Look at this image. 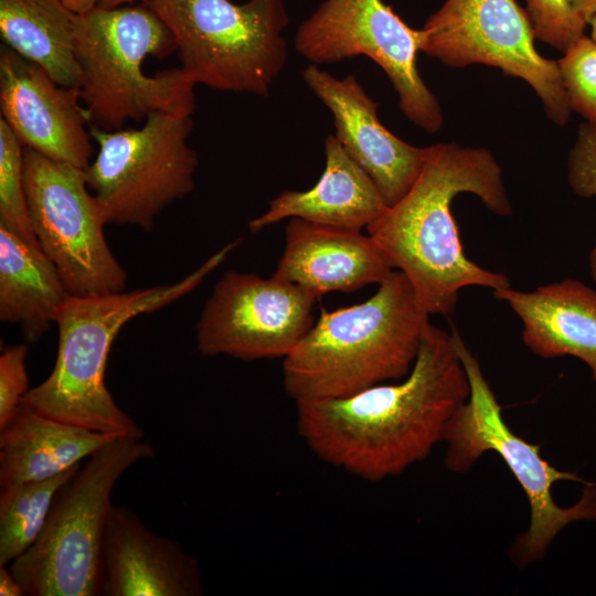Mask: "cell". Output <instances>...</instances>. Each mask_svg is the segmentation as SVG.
<instances>
[{
  "mask_svg": "<svg viewBox=\"0 0 596 596\" xmlns=\"http://www.w3.org/2000/svg\"><path fill=\"white\" fill-rule=\"evenodd\" d=\"M0 225L40 247L29 217L24 188V147L0 117Z\"/></svg>",
  "mask_w": 596,
  "mask_h": 596,
  "instance_id": "cell-24",
  "label": "cell"
},
{
  "mask_svg": "<svg viewBox=\"0 0 596 596\" xmlns=\"http://www.w3.org/2000/svg\"><path fill=\"white\" fill-rule=\"evenodd\" d=\"M451 336L470 393L447 424L445 465L453 472H466L487 451H494L504 460L530 505L529 528L511 546L510 557L519 566L538 562L565 526L596 521V485H586L573 505L564 508L554 501L553 483L582 479L550 465L542 458L539 445L530 444L508 426L479 361L454 326Z\"/></svg>",
  "mask_w": 596,
  "mask_h": 596,
  "instance_id": "cell-7",
  "label": "cell"
},
{
  "mask_svg": "<svg viewBox=\"0 0 596 596\" xmlns=\"http://www.w3.org/2000/svg\"><path fill=\"white\" fill-rule=\"evenodd\" d=\"M393 269L369 234L291 217L273 277L298 285L319 298L331 291L351 292L379 285Z\"/></svg>",
  "mask_w": 596,
  "mask_h": 596,
  "instance_id": "cell-17",
  "label": "cell"
},
{
  "mask_svg": "<svg viewBox=\"0 0 596 596\" xmlns=\"http://www.w3.org/2000/svg\"><path fill=\"white\" fill-rule=\"evenodd\" d=\"M155 455L143 437L120 436L81 465L58 490L36 541L9 566L25 595H100L113 491L131 466Z\"/></svg>",
  "mask_w": 596,
  "mask_h": 596,
  "instance_id": "cell-6",
  "label": "cell"
},
{
  "mask_svg": "<svg viewBox=\"0 0 596 596\" xmlns=\"http://www.w3.org/2000/svg\"><path fill=\"white\" fill-rule=\"evenodd\" d=\"M79 467L51 479L1 488L0 565H10L36 541L58 490Z\"/></svg>",
  "mask_w": 596,
  "mask_h": 596,
  "instance_id": "cell-23",
  "label": "cell"
},
{
  "mask_svg": "<svg viewBox=\"0 0 596 596\" xmlns=\"http://www.w3.org/2000/svg\"><path fill=\"white\" fill-rule=\"evenodd\" d=\"M571 2L586 22L596 14V0H571Z\"/></svg>",
  "mask_w": 596,
  "mask_h": 596,
  "instance_id": "cell-30",
  "label": "cell"
},
{
  "mask_svg": "<svg viewBox=\"0 0 596 596\" xmlns=\"http://www.w3.org/2000/svg\"><path fill=\"white\" fill-rule=\"evenodd\" d=\"M429 316L400 270L361 304L321 309L283 359L286 393L296 403L340 398L404 379L415 363Z\"/></svg>",
  "mask_w": 596,
  "mask_h": 596,
  "instance_id": "cell-3",
  "label": "cell"
},
{
  "mask_svg": "<svg viewBox=\"0 0 596 596\" xmlns=\"http://www.w3.org/2000/svg\"><path fill=\"white\" fill-rule=\"evenodd\" d=\"M1 117L23 147L86 170L93 147L78 87L57 84L40 65L0 50Z\"/></svg>",
  "mask_w": 596,
  "mask_h": 596,
  "instance_id": "cell-14",
  "label": "cell"
},
{
  "mask_svg": "<svg viewBox=\"0 0 596 596\" xmlns=\"http://www.w3.org/2000/svg\"><path fill=\"white\" fill-rule=\"evenodd\" d=\"M0 595L24 596V589L7 565H0Z\"/></svg>",
  "mask_w": 596,
  "mask_h": 596,
  "instance_id": "cell-29",
  "label": "cell"
},
{
  "mask_svg": "<svg viewBox=\"0 0 596 596\" xmlns=\"http://www.w3.org/2000/svg\"><path fill=\"white\" fill-rule=\"evenodd\" d=\"M421 30V52L449 67L485 64L521 78L552 123H568L572 110L557 61L538 52L529 15L515 0H446Z\"/></svg>",
  "mask_w": 596,
  "mask_h": 596,
  "instance_id": "cell-11",
  "label": "cell"
},
{
  "mask_svg": "<svg viewBox=\"0 0 596 596\" xmlns=\"http://www.w3.org/2000/svg\"><path fill=\"white\" fill-rule=\"evenodd\" d=\"M71 296L54 264L36 247L0 225V319L18 324L29 342L55 323Z\"/></svg>",
  "mask_w": 596,
  "mask_h": 596,
  "instance_id": "cell-21",
  "label": "cell"
},
{
  "mask_svg": "<svg viewBox=\"0 0 596 596\" xmlns=\"http://www.w3.org/2000/svg\"><path fill=\"white\" fill-rule=\"evenodd\" d=\"M557 64L571 110L596 129V42L583 35Z\"/></svg>",
  "mask_w": 596,
  "mask_h": 596,
  "instance_id": "cell-25",
  "label": "cell"
},
{
  "mask_svg": "<svg viewBox=\"0 0 596 596\" xmlns=\"http://www.w3.org/2000/svg\"><path fill=\"white\" fill-rule=\"evenodd\" d=\"M202 594L198 561L149 529L131 509L114 504L103 542L100 595Z\"/></svg>",
  "mask_w": 596,
  "mask_h": 596,
  "instance_id": "cell-16",
  "label": "cell"
},
{
  "mask_svg": "<svg viewBox=\"0 0 596 596\" xmlns=\"http://www.w3.org/2000/svg\"><path fill=\"white\" fill-rule=\"evenodd\" d=\"M171 30L180 68L213 89L267 96L287 60L284 0H150Z\"/></svg>",
  "mask_w": 596,
  "mask_h": 596,
  "instance_id": "cell-8",
  "label": "cell"
},
{
  "mask_svg": "<svg viewBox=\"0 0 596 596\" xmlns=\"http://www.w3.org/2000/svg\"><path fill=\"white\" fill-rule=\"evenodd\" d=\"M460 193L477 195L499 216L513 213L493 155L485 148L445 142L428 146L409 190L366 227L392 267L407 277L429 315L450 316L466 287L492 291L511 287L504 274L482 268L465 254L451 212Z\"/></svg>",
  "mask_w": 596,
  "mask_h": 596,
  "instance_id": "cell-2",
  "label": "cell"
},
{
  "mask_svg": "<svg viewBox=\"0 0 596 596\" xmlns=\"http://www.w3.org/2000/svg\"><path fill=\"white\" fill-rule=\"evenodd\" d=\"M75 17L63 0H0L4 45L40 65L57 84L78 87Z\"/></svg>",
  "mask_w": 596,
  "mask_h": 596,
  "instance_id": "cell-22",
  "label": "cell"
},
{
  "mask_svg": "<svg viewBox=\"0 0 596 596\" xmlns=\"http://www.w3.org/2000/svg\"><path fill=\"white\" fill-rule=\"evenodd\" d=\"M63 2L76 14L85 13L98 4V0H63Z\"/></svg>",
  "mask_w": 596,
  "mask_h": 596,
  "instance_id": "cell-31",
  "label": "cell"
},
{
  "mask_svg": "<svg viewBox=\"0 0 596 596\" xmlns=\"http://www.w3.org/2000/svg\"><path fill=\"white\" fill-rule=\"evenodd\" d=\"M117 437L57 421L22 402L0 429V489L62 475Z\"/></svg>",
  "mask_w": 596,
  "mask_h": 596,
  "instance_id": "cell-20",
  "label": "cell"
},
{
  "mask_svg": "<svg viewBox=\"0 0 596 596\" xmlns=\"http://www.w3.org/2000/svg\"><path fill=\"white\" fill-rule=\"evenodd\" d=\"M223 246L179 281L119 292L73 296L58 309L57 355L51 374L22 402L57 421L94 432L143 437L105 383L111 345L121 328L141 313L160 310L196 288L238 245Z\"/></svg>",
  "mask_w": 596,
  "mask_h": 596,
  "instance_id": "cell-4",
  "label": "cell"
},
{
  "mask_svg": "<svg viewBox=\"0 0 596 596\" xmlns=\"http://www.w3.org/2000/svg\"><path fill=\"white\" fill-rule=\"evenodd\" d=\"M150 0H98L99 7L103 8H117L126 4H132L136 2H148Z\"/></svg>",
  "mask_w": 596,
  "mask_h": 596,
  "instance_id": "cell-32",
  "label": "cell"
},
{
  "mask_svg": "<svg viewBox=\"0 0 596 596\" xmlns=\"http://www.w3.org/2000/svg\"><path fill=\"white\" fill-rule=\"evenodd\" d=\"M24 343L6 347L0 355V429L17 414L29 389Z\"/></svg>",
  "mask_w": 596,
  "mask_h": 596,
  "instance_id": "cell-28",
  "label": "cell"
},
{
  "mask_svg": "<svg viewBox=\"0 0 596 596\" xmlns=\"http://www.w3.org/2000/svg\"><path fill=\"white\" fill-rule=\"evenodd\" d=\"M470 384L451 332L432 323L409 373L350 396L297 402V430L322 461L368 481L403 473L444 441Z\"/></svg>",
  "mask_w": 596,
  "mask_h": 596,
  "instance_id": "cell-1",
  "label": "cell"
},
{
  "mask_svg": "<svg viewBox=\"0 0 596 596\" xmlns=\"http://www.w3.org/2000/svg\"><path fill=\"white\" fill-rule=\"evenodd\" d=\"M326 168L306 191H283L268 209L248 223L256 233L285 219L361 231L389 206L365 171L347 153L336 136L324 140Z\"/></svg>",
  "mask_w": 596,
  "mask_h": 596,
  "instance_id": "cell-19",
  "label": "cell"
},
{
  "mask_svg": "<svg viewBox=\"0 0 596 596\" xmlns=\"http://www.w3.org/2000/svg\"><path fill=\"white\" fill-rule=\"evenodd\" d=\"M24 188L33 233L68 292L124 291L127 274L105 238L86 170L24 147Z\"/></svg>",
  "mask_w": 596,
  "mask_h": 596,
  "instance_id": "cell-10",
  "label": "cell"
},
{
  "mask_svg": "<svg viewBox=\"0 0 596 596\" xmlns=\"http://www.w3.org/2000/svg\"><path fill=\"white\" fill-rule=\"evenodd\" d=\"M522 321L523 343L538 356H575L596 383V290L577 279H563L532 291L493 290Z\"/></svg>",
  "mask_w": 596,
  "mask_h": 596,
  "instance_id": "cell-18",
  "label": "cell"
},
{
  "mask_svg": "<svg viewBox=\"0 0 596 596\" xmlns=\"http://www.w3.org/2000/svg\"><path fill=\"white\" fill-rule=\"evenodd\" d=\"M302 78L334 117L336 137L347 153L372 179L390 206L418 177L428 147L411 145L382 125L377 103L354 75L342 79L317 65L302 71Z\"/></svg>",
  "mask_w": 596,
  "mask_h": 596,
  "instance_id": "cell-15",
  "label": "cell"
},
{
  "mask_svg": "<svg viewBox=\"0 0 596 596\" xmlns=\"http://www.w3.org/2000/svg\"><path fill=\"white\" fill-rule=\"evenodd\" d=\"M294 45L313 64L370 57L389 76L405 117L427 132L441 129L440 104L417 70L422 30L408 26L382 0L323 1L299 25Z\"/></svg>",
  "mask_w": 596,
  "mask_h": 596,
  "instance_id": "cell-12",
  "label": "cell"
},
{
  "mask_svg": "<svg viewBox=\"0 0 596 596\" xmlns=\"http://www.w3.org/2000/svg\"><path fill=\"white\" fill-rule=\"evenodd\" d=\"M567 178L576 195L596 199V129L586 123L579 125L570 150ZM588 267L592 280L596 284V242L589 252Z\"/></svg>",
  "mask_w": 596,
  "mask_h": 596,
  "instance_id": "cell-27",
  "label": "cell"
},
{
  "mask_svg": "<svg viewBox=\"0 0 596 596\" xmlns=\"http://www.w3.org/2000/svg\"><path fill=\"white\" fill-rule=\"evenodd\" d=\"M192 116L156 111L140 128L89 127L98 152L86 169L87 184L106 224L151 231L157 216L194 189L199 164L188 143Z\"/></svg>",
  "mask_w": 596,
  "mask_h": 596,
  "instance_id": "cell-9",
  "label": "cell"
},
{
  "mask_svg": "<svg viewBox=\"0 0 596 596\" xmlns=\"http://www.w3.org/2000/svg\"><path fill=\"white\" fill-rule=\"evenodd\" d=\"M317 298L273 276L231 270L216 283L200 315L198 350L244 361L284 359L315 323Z\"/></svg>",
  "mask_w": 596,
  "mask_h": 596,
  "instance_id": "cell-13",
  "label": "cell"
},
{
  "mask_svg": "<svg viewBox=\"0 0 596 596\" xmlns=\"http://www.w3.org/2000/svg\"><path fill=\"white\" fill-rule=\"evenodd\" d=\"M175 51L171 30L147 2L76 14L74 57L89 127L118 130L156 111L192 116L195 84L180 67L155 76L142 71L148 56Z\"/></svg>",
  "mask_w": 596,
  "mask_h": 596,
  "instance_id": "cell-5",
  "label": "cell"
},
{
  "mask_svg": "<svg viewBox=\"0 0 596 596\" xmlns=\"http://www.w3.org/2000/svg\"><path fill=\"white\" fill-rule=\"evenodd\" d=\"M526 13L534 36L565 52L585 35L587 22L574 9L571 0H525Z\"/></svg>",
  "mask_w": 596,
  "mask_h": 596,
  "instance_id": "cell-26",
  "label": "cell"
},
{
  "mask_svg": "<svg viewBox=\"0 0 596 596\" xmlns=\"http://www.w3.org/2000/svg\"><path fill=\"white\" fill-rule=\"evenodd\" d=\"M587 24L590 26V38L596 42V14L587 21Z\"/></svg>",
  "mask_w": 596,
  "mask_h": 596,
  "instance_id": "cell-33",
  "label": "cell"
}]
</instances>
